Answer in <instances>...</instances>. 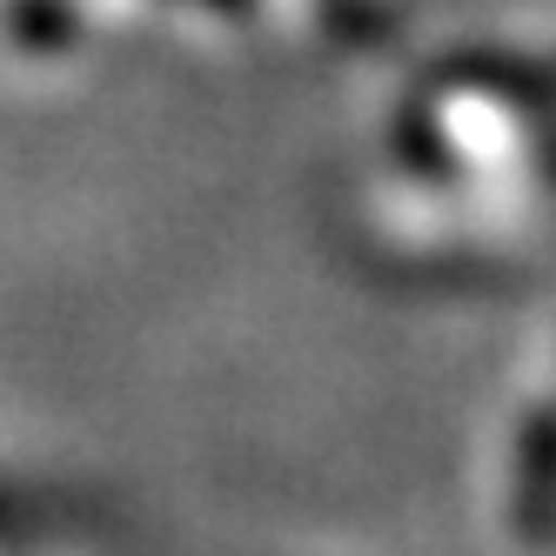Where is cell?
Segmentation results:
<instances>
[{
	"label": "cell",
	"mask_w": 556,
	"mask_h": 556,
	"mask_svg": "<svg viewBox=\"0 0 556 556\" xmlns=\"http://www.w3.org/2000/svg\"><path fill=\"white\" fill-rule=\"evenodd\" d=\"M509 94H556V61H509V67H469Z\"/></svg>",
	"instance_id": "6da1fadb"
}]
</instances>
